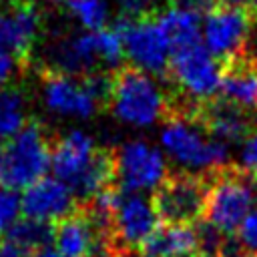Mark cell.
Masks as SVG:
<instances>
[{"mask_svg": "<svg viewBox=\"0 0 257 257\" xmlns=\"http://www.w3.org/2000/svg\"><path fill=\"white\" fill-rule=\"evenodd\" d=\"M52 177L62 181L76 199H92L114 179V155L98 149L84 131H68L52 147Z\"/></svg>", "mask_w": 257, "mask_h": 257, "instance_id": "6da1fadb", "label": "cell"}, {"mask_svg": "<svg viewBox=\"0 0 257 257\" xmlns=\"http://www.w3.org/2000/svg\"><path fill=\"white\" fill-rule=\"evenodd\" d=\"M207 183L203 219L223 235L231 237L237 233L243 219L253 211L255 193L251 177L239 167H223L211 171Z\"/></svg>", "mask_w": 257, "mask_h": 257, "instance_id": "7a4b0ae2", "label": "cell"}, {"mask_svg": "<svg viewBox=\"0 0 257 257\" xmlns=\"http://www.w3.org/2000/svg\"><path fill=\"white\" fill-rule=\"evenodd\" d=\"M161 145L167 155L185 169L211 173L227 167V145L209 137L195 118L185 114H175L165 122Z\"/></svg>", "mask_w": 257, "mask_h": 257, "instance_id": "3957f363", "label": "cell"}, {"mask_svg": "<svg viewBox=\"0 0 257 257\" xmlns=\"http://www.w3.org/2000/svg\"><path fill=\"white\" fill-rule=\"evenodd\" d=\"M112 114L128 126H151L167 112V96L161 84L139 68H122L112 80Z\"/></svg>", "mask_w": 257, "mask_h": 257, "instance_id": "277c9868", "label": "cell"}, {"mask_svg": "<svg viewBox=\"0 0 257 257\" xmlns=\"http://www.w3.org/2000/svg\"><path fill=\"white\" fill-rule=\"evenodd\" d=\"M52 163V145L42 126L28 122L18 135L4 145V165L0 183L26 191L34 183L46 177Z\"/></svg>", "mask_w": 257, "mask_h": 257, "instance_id": "5b68a950", "label": "cell"}, {"mask_svg": "<svg viewBox=\"0 0 257 257\" xmlns=\"http://www.w3.org/2000/svg\"><path fill=\"white\" fill-rule=\"evenodd\" d=\"M207 187L201 175H169L151 199L161 225H195L205 211Z\"/></svg>", "mask_w": 257, "mask_h": 257, "instance_id": "8992f818", "label": "cell"}, {"mask_svg": "<svg viewBox=\"0 0 257 257\" xmlns=\"http://www.w3.org/2000/svg\"><path fill=\"white\" fill-rule=\"evenodd\" d=\"M167 177L163 153L147 141H128L114 153V179L122 193L157 191Z\"/></svg>", "mask_w": 257, "mask_h": 257, "instance_id": "52a82bcc", "label": "cell"}, {"mask_svg": "<svg viewBox=\"0 0 257 257\" xmlns=\"http://www.w3.org/2000/svg\"><path fill=\"white\" fill-rule=\"evenodd\" d=\"M255 10L237 6H217L203 20V46L209 54L225 64L243 56L241 50L251 32Z\"/></svg>", "mask_w": 257, "mask_h": 257, "instance_id": "ba28073f", "label": "cell"}, {"mask_svg": "<svg viewBox=\"0 0 257 257\" xmlns=\"http://www.w3.org/2000/svg\"><path fill=\"white\" fill-rule=\"evenodd\" d=\"M114 28L122 36L124 56L131 60L133 68H139L151 76L169 74L171 46L155 18L118 20Z\"/></svg>", "mask_w": 257, "mask_h": 257, "instance_id": "9c48e42d", "label": "cell"}, {"mask_svg": "<svg viewBox=\"0 0 257 257\" xmlns=\"http://www.w3.org/2000/svg\"><path fill=\"white\" fill-rule=\"evenodd\" d=\"M169 76L183 88L187 96L207 102L221 88L223 68L201 42L171 54Z\"/></svg>", "mask_w": 257, "mask_h": 257, "instance_id": "30bf717a", "label": "cell"}, {"mask_svg": "<svg viewBox=\"0 0 257 257\" xmlns=\"http://www.w3.org/2000/svg\"><path fill=\"white\" fill-rule=\"evenodd\" d=\"M40 100L44 108L60 118H90L100 102L94 98L84 82V76H70L52 72L40 86Z\"/></svg>", "mask_w": 257, "mask_h": 257, "instance_id": "8fae6325", "label": "cell"}, {"mask_svg": "<svg viewBox=\"0 0 257 257\" xmlns=\"http://www.w3.org/2000/svg\"><path fill=\"white\" fill-rule=\"evenodd\" d=\"M161 225L153 201L141 193H122L112 221L114 245L118 253L139 249Z\"/></svg>", "mask_w": 257, "mask_h": 257, "instance_id": "7c38bea8", "label": "cell"}, {"mask_svg": "<svg viewBox=\"0 0 257 257\" xmlns=\"http://www.w3.org/2000/svg\"><path fill=\"white\" fill-rule=\"evenodd\" d=\"M74 207V193L56 177H44L22 193V215L40 223L56 225L76 213Z\"/></svg>", "mask_w": 257, "mask_h": 257, "instance_id": "4fadbf2b", "label": "cell"}, {"mask_svg": "<svg viewBox=\"0 0 257 257\" xmlns=\"http://www.w3.org/2000/svg\"><path fill=\"white\" fill-rule=\"evenodd\" d=\"M46 58L54 72L70 76L92 74L100 64L98 34L82 30L70 36H62L46 48Z\"/></svg>", "mask_w": 257, "mask_h": 257, "instance_id": "5bb4252c", "label": "cell"}, {"mask_svg": "<svg viewBox=\"0 0 257 257\" xmlns=\"http://www.w3.org/2000/svg\"><path fill=\"white\" fill-rule=\"evenodd\" d=\"M40 30V16L28 2L0 4V52L20 56L32 48Z\"/></svg>", "mask_w": 257, "mask_h": 257, "instance_id": "9a60e30c", "label": "cell"}, {"mask_svg": "<svg viewBox=\"0 0 257 257\" xmlns=\"http://www.w3.org/2000/svg\"><path fill=\"white\" fill-rule=\"evenodd\" d=\"M195 120L205 128L209 137L225 145L245 141L253 133L249 112L217 96L207 100L203 106H199Z\"/></svg>", "mask_w": 257, "mask_h": 257, "instance_id": "2e32d148", "label": "cell"}, {"mask_svg": "<svg viewBox=\"0 0 257 257\" xmlns=\"http://www.w3.org/2000/svg\"><path fill=\"white\" fill-rule=\"evenodd\" d=\"M221 98L247 112H257V60L239 56L223 66Z\"/></svg>", "mask_w": 257, "mask_h": 257, "instance_id": "e0dca14e", "label": "cell"}, {"mask_svg": "<svg viewBox=\"0 0 257 257\" xmlns=\"http://www.w3.org/2000/svg\"><path fill=\"white\" fill-rule=\"evenodd\" d=\"M100 241L104 239L98 237L86 213H72L54 225V245L64 257H92Z\"/></svg>", "mask_w": 257, "mask_h": 257, "instance_id": "ac0fdd59", "label": "cell"}, {"mask_svg": "<svg viewBox=\"0 0 257 257\" xmlns=\"http://www.w3.org/2000/svg\"><path fill=\"white\" fill-rule=\"evenodd\" d=\"M141 257H179L197 255V227L159 225L155 233L139 247Z\"/></svg>", "mask_w": 257, "mask_h": 257, "instance_id": "d6986e66", "label": "cell"}, {"mask_svg": "<svg viewBox=\"0 0 257 257\" xmlns=\"http://www.w3.org/2000/svg\"><path fill=\"white\" fill-rule=\"evenodd\" d=\"M155 20L161 26V30L171 46V54L203 42V36H201L203 22H201L199 14L171 6L165 12H161L159 16H155Z\"/></svg>", "mask_w": 257, "mask_h": 257, "instance_id": "ffe728a7", "label": "cell"}, {"mask_svg": "<svg viewBox=\"0 0 257 257\" xmlns=\"http://www.w3.org/2000/svg\"><path fill=\"white\" fill-rule=\"evenodd\" d=\"M26 98L14 86L0 88V143H8L26 126Z\"/></svg>", "mask_w": 257, "mask_h": 257, "instance_id": "44dd1931", "label": "cell"}, {"mask_svg": "<svg viewBox=\"0 0 257 257\" xmlns=\"http://www.w3.org/2000/svg\"><path fill=\"white\" fill-rule=\"evenodd\" d=\"M4 239L18 245L26 253H36L44 247H50V243L54 241V225L24 217L12 225V229Z\"/></svg>", "mask_w": 257, "mask_h": 257, "instance_id": "7402d4cb", "label": "cell"}, {"mask_svg": "<svg viewBox=\"0 0 257 257\" xmlns=\"http://www.w3.org/2000/svg\"><path fill=\"white\" fill-rule=\"evenodd\" d=\"M70 18L86 32H96L106 28L110 18L108 0H68Z\"/></svg>", "mask_w": 257, "mask_h": 257, "instance_id": "603a6c76", "label": "cell"}, {"mask_svg": "<svg viewBox=\"0 0 257 257\" xmlns=\"http://www.w3.org/2000/svg\"><path fill=\"white\" fill-rule=\"evenodd\" d=\"M22 213V197L18 191L0 183V241L8 235L12 225L20 219Z\"/></svg>", "mask_w": 257, "mask_h": 257, "instance_id": "cb8c5ba5", "label": "cell"}, {"mask_svg": "<svg viewBox=\"0 0 257 257\" xmlns=\"http://www.w3.org/2000/svg\"><path fill=\"white\" fill-rule=\"evenodd\" d=\"M235 241L243 257H257V209H253L235 233Z\"/></svg>", "mask_w": 257, "mask_h": 257, "instance_id": "d4e9b609", "label": "cell"}, {"mask_svg": "<svg viewBox=\"0 0 257 257\" xmlns=\"http://www.w3.org/2000/svg\"><path fill=\"white\" fill-rule=\"evenodd\" d=\"M120 20H143L153 10V0H114Z\"/></svg>", "mask_w": 257, "mask_h": 257, "instance_id": "484cf974", "label": "cell"}, {"mask_svg": "<svg viewBox=\"0 0 257 257\" xmlns=\"http://www.w3.org/2000/svg\"><path fill=\"white\" fill-rule=\"evenodd\" d=\"M241 167L249 173H257V131H253L241 147Z\"/></svg>", "mask_w": 257, "mask_h": 257, "instance_id": "4316f807", "label": "cell"}, {"mask_svg": "<svg viewBox=\"0 0 257 257\" xmlns=\"http://www.w3.org/2000/svg\"><path fill=\"white\" fill-rule=\"evenodd\" d=\"M16 74H18V56L0 52V88L8 86Z\"/></svg>", "mask_w": 257, "mask_h": 257, "instance_id": "83f0119b", "label": "cell"}, {"mask_svg": "<svg viewBox=\"0 0 257 257\" xmlns=\"http://www.w3.org/2000/svg\"><path fill=\"white\" fill-rule=\"evenodd\" d=\"M173 6L183 8V10H189V12L201 16V14H209L213 8H217L219 2L217 0H175Z\"/></svg>", "mask_w": 257, "mask_h": 257, "instance_id": "f1b7e54d", "label": "cell"}, {"mask_svg": "<svg viewBox=\"0 0 257 257\" xmlns=\"http://www.w3.org/2000/svg\"><path fill=\"white\" fill-rule=\"evenodd\" d=\"M30 253H26L24 249H20L18 245L2 239L0 241V257H28Z\"/></svg>", "mask_w": 257, "mask_h": 257, "instance_id": "f546056e", "label": "cell"}, {"mask_svg": "<svg viewBox=\"0 0 257 257\" xmlns=\"http://www.w3.org/2000/svg\"><path fill=\"white\" fill-rule=\"evenodd\" d=\"M30 257H64L60 251H56V247H44V249H40V251H36V253H32Z\"/></svg>", "mask_w": 257, "mask_h": 257, "instance_id": "4dcf8cb0", "label": "cell"}, {"mask_svg": "<svg viewBox=\"0 0 257 257\" xmlns=\"http://www.w3.org/2000/svg\"><path fill=\"white\" fill-rule=\"evenodd\" d=\"M219 6H237V8H247V4H251L253 0H217Z\"/></svg>", "mask_w": 257, "mask_h": 257, "instance_id": "1f68e13d", "label": "cell"}, {"mask_svg": "<svg viewBox=\"0 0 257 257\" xmlns=\"http://www.w3.org/2000/svg\"><path fill=\"white\" fill-rule=\"evenodd\" d=\"M251 185H253V193H255V199H257V173H253V177H251Z\"/></svg>", "mask_w": 257, "mask_h": 257, "instance_id": "d6a6232c", "label": "cell"}, {"mask_svg": "<svg viewBox=\"0 0 257 257\" xmlns=\"http://www.w3.org/2000/svg\"><path fill=\"white\" fill-rule=\"evenodd\" d=\"M2 165H4V145L0 143V173H2Z\"/></svg>", "mask_w": 257, "mask_h": 257, "instance_id": "836d02e7", "label": "cell"}, {"mask_svg": "<svg viewBox=\"0 0 257 257\" xmlns=\"http://www.w3.org/2000/svg\"><path fill=\"white\" fill-rule=\"evenodd\" d=\"M34 2H46V4H58V2H64V0H34ZM68 2V0H66Z\"/></svg>", "mask_w": 257, "mask_h": 257, "instance_id": "e575fe53", "label": "cell"}, {"mask_svg": "<svg viewBox=\"0 0 257 257\" xmlns=\"http://www.w3.org/2000/svg\"><path fill=\"white\" fill-rule=\"evenodd\" d=\"M114 257H131V251H124V253H118V255H114Z\"/></svg>", "mask_w": 257, "mask_h": 257, "instance_id": "d590c367", "label": "cell"}, {"mask_svg": "<svg viewBox=\"0 0 257 257\" xmlns=\"http://www.w3.org/2000/svg\"><path fill=\"white\" fill-rule=\"evenodd\" d=\"M179 257H195V255H179Z\"/></svg>", "mask_w": 257, "mask_h": 257, "instance_id": "8d00e7d4", "label": "cell"}, {"mask_svg": "<svg viewBox=\"0 0 257 257\" xmlns=\"http://www.w3.org/2000/svg\"><path fill=\"white\" fill-rule=\"evenodd\" d=\"M255 12H257V10H255Z\"/></svg>", "mask_w": 257, "mask_h": 257, "instance_id": "74e56055", "label": "cell"}]
</instances>
